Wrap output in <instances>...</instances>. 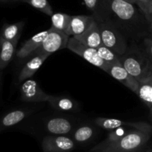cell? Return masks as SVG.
<instances>
[{"label":"cell","mask_w":152,"mask_h":152,"mask_svg":"<svg viewBox=\"0 0 152 152\" xmlns=\"http://www.w3.org/2000/svg\"><path fill=\"white\" fill-rule=\"evenodd\" d=\"M151 132L132 129L126 135L113 141L104 140L92 152H138L151 137Z\"/></svg>","instance_id":"6da1fadb"},{"label":"cell","mask_w":152,"mask_h":152,"mask_svg":"<svg viewBox=\"0 0 152 152\" xmlns=\"http://www.w3.org/2000/svg\"><path fill=\"white\" fill-rule=\"evenodd\" d=\"M74 37L83 44L94 48H97L102 45L100 31L96 20L94 21L84 33Z\"/></svg>","instance_id":"7c38bea8"},{"label":"cell","mask_w":152,"mask_h":152,"mask_svg":"<svg viewBox=\"0 0 152 152\" xmlns=\"http://www.w3.org/2000/svg\"><path fill=\"white\" fill-rule=\"evenodd\" d=\"M71 15L63 13H53L51 17V27L50 28L56 31L66 33L71 19Z\"/></svg>","instance_id":"7402d4cb"},{"label":"cell","mask_w":152,"mask_h":152,"mask_svg":"<svg viewBox=\"0 0 152 152\" xmlns=\"http://www.w3.org/2000/svg\"><path fill=\"white\" fill-rule=\"evenodd\" d=\"M96 19L94 16L76 15L71 16L66 34L70 37H75L84 33L91 25Z\"/></svg>","instance_id":"8fae6325"},{"label":"cell","mask_w":152,"mask_h":152,"mask_svg":"<svg viewBox=\"0 0 152 152\" xmlns=\"http://www.w3.org/2000/svg\"><path fill=\"white\" fill-rule=\"evenodd\" d=\"M1 86H2V71H0V92L1 90Z\"/></svg>","instance_id":"f546056e"},{"label":"cell","mask_w":152,"mask_h":152,"mask_svg":"<svg viewBox=\"0 0 152 152\" xmlns=\"http://www.w3.org/2000/svg\"><path fill=\"white\" fill-rule=\"evenodd\" d=\"M67 48L74 53H77V55L81 56L82 58L86 59L87 62L94 66L98 67L105 72L108 71L110 64L105 62L99 56L96 48H91L83 44L74 37H70L68 45H67Z\"/></svg>","instance_id":"5b68a950"},{"label":"cell","mask_w":152,"mask_h":152,"mask_svg":"<svg viewBox=\"0 0 152 152\" xmlns=\"http://www.w3.org/2000/svg\"><path fill=\"white\" fill-rule=\"evenodd\" d=\"M134 4L139 7L149 22L151 21V0H134Z\"/></svg>","instance_id":"484cf974"},{"label":"cell","mask_w":152,"mask_h":152,"mask_svg":"<svg viewBox=\"0 0 152 152\" xmlns=\"http://www.w3.org/2000/svg\"><path fill=\"white\" fill-rule=\"evenodd\" d=\"M107 73L117 81L124 85L132 91L134 93L137 94L139 87V82L126 71L120 61L117 63L110 64Z\"/></svg>","instance_id":"9c48e42d"},{"label":"cell","mask_w":152,"mask_h":152,"mask_svg":"<svg viewBox=\"0 0 152 152\" xmlns=\"http://www.w3.org/2000/svg\"><path fill=\"white\" fill-rule=\"evenodd\" d=\"M45 129L50 134L65 135L72 131L73 123L64 117H53L46 120Z\"/></svg>","instance_id":"4fadbf2b"},{"label":"cell","mask_w":152,"mask_h":152,"mask_svg":"<svg viewBox=\"0 0 152 152\" xmlns=\"http://www.w3.org/2000/svg\"><path fill=\"white\" fill-rule=\"evenodd\" d=\"M150 111H151V117H152V109L150 110Z\"/></svg>","instance_id":"836d02e7"},{"label":"cell","mask_w":152,"mask_h":152,"mask_svg":"<svg viewBox=\"0 0 152 152\" xmlns=\"http://www.w3.org/2000/svg\"><path fill=\"white\" fill-rule=\"evenodd\" d=\"M25 24L24 21L11 24H4L0 30V37L8 41H19Z\"/></svg>","instance_id":"d6986e66"},{"label":"cell","mask_w":152,"mask_h":152,"mask_svg":"<svg viewBox=\"0 0 152 152\" xmlns=\"http://www.w3.org/2000/svg\"><path fill=\"white\" fill-rule=\"evenodd\" d=\"M51 95L43 91L37 81L26 80L20 87L21 100L25 102H48Z\"/></svg>","instance_id":"52a82bcc"},{"label":"cell","mask_w":152,"mask_h":152,"mask_svg":"<svg viewBox=\"0 0 152 152\" xmlns=\"http://www.w3.org/2000/svg\"><path fill=\"white\" fill-rule=\"evenodd\" d=\"M96 49L99 56L107 63L113 64L120 62V58L118 55L104 45H102Z\"/></svg>","instance_id":"d4e9b609"},{"label":"cell","mask_w":152,"mask_h":152,"mask_svg":"<svg viewBox=\"0 0 152 152\" xmlns=\"http://www.w3.org/2000/svg\"><path fill=\"white\" fill-rule=\"evenodd\" d=\"M151 21H152V0H151Z\"/></svg>","instance_id":"1f68e13d"},{"label":"cell","mask_w":152,"mask_h":152,"mask_svg":"<svg viewBox=\"0 0 152 152\" xmlns=\"http://www.w3.org/2000/svg\"><path fill=\"white\" fill-rule=\"evenodd\" d=\"M95 124L102 129L105 130H114L120 127L127 126V127L133 128V129H139V130L145 131V132H151L152 126L145 123V122H129L123 121L119 119L108 118V117H98L95 120Z\"/></svg>","instance_id":"ba28073f"},{"label":"cell","mask_w":152,"mask_h":152,"mask_svg":"<svg viewBox=\"0 0 152 152\" xmlns=\"http://www.w3.org/2000/svg\"><path fill=\"white\" fill-rule=\"evenodd\" d=\"M22 2L27 3L48 16H51L53 13L51 5L48 0H22Z\"/></svg>","instance_id":"cb8c5ba5"},{"label":"cell","mask_w":152,"mask_h":152,"mask_svg":"<svg viewBox=\"0 0 152 152\" xmlns=\"http://www.w3.org/2000/svg\"><path fill=\"white\" fill-rule=\"evenodd\" d=\"M132 129H136L127 127V126H123V127H120V128H117V129H114V130H111V132L109 134L108 138H107L106 140H105V141L115 140L119 139V138L126 135L129 132H130V131H132Z\"/></svg>","instance_id":"4316f807"},{"label":"cell","mask_w":152,"mask_h":152,"mask_svg":"<svg viewBox=\"0 0 152 152\" xmlns=\"http://www.w3.org/2000/svg\"><path fill=\"white\" fill-rule=\"evenodd\" d=\"M18 42L8 41L0 37V71H2L16 55Z\"/></svg>","instance_id":"2e32d148"},{"label":"cell","mask_w":152,"mask_h":152,"mask_svg":"<svg viewBox=\"0 0 152 152\" xmlns=\"http://www.w3.org/2000/svg\"><path fill=\"white\" fill-rule=\"evenodd\" d=\"M48 33V30L47 31H42V32L38 33L35 36L31 37V39L27 40L22 47L16 51V56L18 59H25L29 55H31L40 45L42 42L47 36Z\"/></svg>","instance_id":"9a60e30c"},{"label":"cell","mask_w":152,"mask_h":152,"mask_svg":"<svg viewBox=\"0 0 152 152\" xmlns=\"http://www.w3.org/2000/svg\"><path fill=\"white\" fill-rule=\"evenodd\" d=\"M32 113L31 110L16 109L6 113L0 117V133L13 127Z\"/></svg>","instance_id":"5bb4252c"},{"label":"cell","mask_w":152,"mask_h":152,"mask_svg":"<svg viewBox=\"0 0 152 152\" xmlns=\"http://www.w3.org/2000/svg\"><path fill=\"white\" fill-rule=\"evenodd\" d=\"M97 22V21H96ZM102 37V45L108 47L118 56L127 51V45L123 36L117 28L106 20L97 22Z\"/></svg>","instance_id":"3957f363"},{"label":"cell","mask_w":152,"mask_h":152,"mask_svg":"<svg viewBox=\"0 0 152 152\" xmlns=\"http://www.w3.org/2000/svg\"><path fill=\"white\" fill-rule=\"evenodd\" d=\"M107 7L112 11L119 19L123 21H131L134 19L137 10L134 4L125 0H105Z\"/></svg>","instance_id":"30bf717a"},{"label":"cell","mask_w":152,"mask_h":152,"mask_svg":"<svg viewBox=\"0 0 152 152\" xmlns=\"http://www.w3.org/2000/svg\"><path fill=\"white\" fill-rule=\"evenodd\" d=\"M70 36L66 33L56 31L50 28L41 45L31 55H49L67 48Z\"/></svg>","instance_id":"277c9868"},{"label":"cell","mask_w":152,"mask_h":152,"mask_svg":"<svg viewBox=\"0 0 152 152\" xmlns=\"http://www.w3.org/2000/svg\"><path fill=\"white\" fill-rule=\"evenodd\" d=\"M95 129L89 125H83L77 128L73 134V140L79 143L88 142L94 137Z\"/></svg>","instance_id":"603a6c76"},{"label":"cell","mask_w":152,"mask_h":152,"mask_svg":"<svg viewBox=\"0 0 152 152\" xmlns=\"http://www.w3.org/2000/svg\"><path fill=\"white\" fill-rule=\"evenodd\" d=\"M119 58L126 71L138 82L152 74L144 50L133 48Z\"/></svg>","instance_id":"7a4b0ae2"},{"label":"cell","mask_w":152,"mask_h":152,"mask_svg":"<svg viewBox=\"0 0 152 152\" xmlns=\"http://www.w3.org/2000/svg\"><path fill=\"white\" fill-rule=\"evenodd\" d=\"M151 31H152V21L151 22Z\"/></svg>","instance_id":"d6a6232c"},{"label":"cell","mask_w":152,"mask_h":152,"mask_svg":"<svg viewBox=\"0 0 152 152\" xmlns=\"http://www.w3.org/2000/svg\"><path fill=\"white\" fill-rule=\"evenodd\" d=\"M22 0H0V1L1 2H13V1H19V2H22Z\"/></svg>","instance_id":"f1b7e54d"},{"label":"cell","mask_w":152,"mask_h":152,"mask_svg":"<svg viewBox=\"0 0 152 152\" xmlns=\"http://www.w3.org/2000/svg\"><path fill=\"white\" fill-rule=\"evenodd\" d=\"M83 1L97 22L105 20V9L107 7L105 0H83Z\"/></svg>","instance_id":"44dd1931"},{"label":"cell","mask_w":152,"mask_h":152,"mask_svg":"<svg viewBox=\"0 0 152 152\" xmlns=\"http://www.w3.org/2000/svg\"><path fill=\"white\" fill-rule=\"evenodd\" d=\"M136 94L150 110L152 109V74L140 80Z\"/></svg>","instance_id":"ffe728a7"},{"label":"cell","mask_w":152,"mask_h":152,"mask_svg":"<svg viewBox=\"0 0 152 152\" xmlns=\"http://www.w3.org/2000/svg\"><path fill=\"white\" fill-rule=\"evenodd\" d=\"M50 106L59 111L77 112L79 111V105L73 99L66 96H50L48 100Z\"/></svg>","instance_id":"ac0fdd59"},{"label":"cell","mask_w":152,"mask_h":152,"mask_svg":"<svg viewBox=\"0 0 152 152\" xmlns=\"http://www.w3.org/2000/svg\"><path fill=\"white\" fill-rule=\"evenodd\" d=\"M147 152H152V149H151V150H150V151H147Z\"/></svg>","instance_id":"e575fe53"},{"label":"cell","mask_w":152,"mask_h":152,"mask_svg":"<svg viewBox=\"0 0 152 152\" xmlns=\"http://www.w3.org/2000/svg\"><path fill=\"white\" fill-rule=\"evenodd\" d=\"M143 50L148 59L150 68L152 72V38L145 39L143 42Z\"/></svg>","instance_id":"83f0119b"},{"label":"cell","mask_w":152,"mask_h":152,"mask_svg":"<svg viewBox=\"0 0 152 152\" xmlns=\"http://www.w3.org/2000/svg\"><path fill=\"white\" fill-rule=\"evenodd\" d=\"M49 55H36L33 56L25 66L22 68L19 74V82H24L31 78L42 65L45 61L48 59Z\"/></svg>","instance_id":"e0dca14e"},{"label":"cell","mask_w":152,"mask_h":152,"mask_svg":"<svg viewBox=\"0 0 152 152\" xmlns=\"http://www.w3.org/2000/svg\"><path fill=\"white\" fill-rule=\"evenodd\" d=\"M125 1L132 3V4H134V0H125Z\"/></svg>","instance_id":"4dcf8cb0"},{"label":"cell","mask_w":152,"mask_h":152,"mask_svg":"<svg viewBox=\"0 0 152 152\" xmlns=\"http://www.w3.org/2000/svg\"><path fill=\"white\" fill-rule=\"evenodd\" d=\"M43 152H70L75 148V141L65 135H49L42 142Z\"/></svg>","instance_id":"8992f818"}]
</instances>
